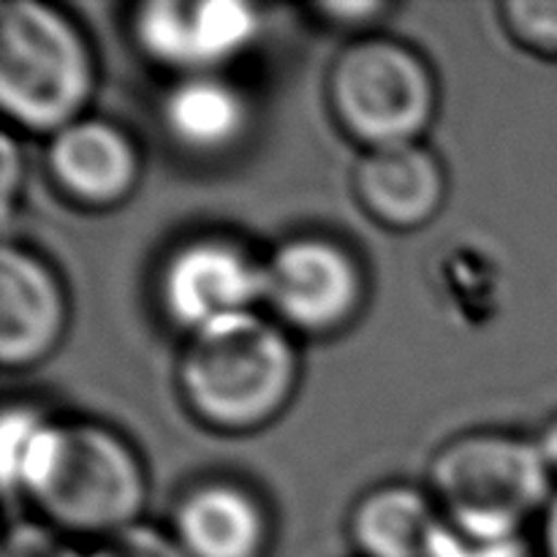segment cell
Here are the masks:
<instances>
[{"label":"cell","instance_id":"17","mask_svg":"<svg viewBox=\"0 0 557 557\" xmlns=\"http://www.w3.org/2000/svg\"><path fill=\"white\" fill-rule=\"evenodd\" d=\"M107 553L112 557H188L177 539L163 536L156 528L139 525V522L109 536Z\"/></svg>","mask_w":557,"mask_h":557},{"label":"cell","instance_id":"16","mask_svg":"<svg viewBox=\"0 0 557 557\" xmlns=\"http://www.w3.org/2000/svg\"><path fill=\"white\" fill-rule=\"evenodd\" d=\"M430 557H531L528 555L525 542L520 536L511 539H487L473 536V533L460 531V528L449 525L441 520L438 531H435Z\"/></svg>","mask_w":557,"mask_h":557},{"label":"cell","instance_id":"23","mask_svg":"<svg viewBox=\"0 0 557 557\" xmlns=\"http://www.w3.org/2000/svg\"><path fill=\"white\" fill-rule=\"evenodd\" d=\"M58 557H112L107 553V547L103 549H96V553H71V549H63Z\"/></svg>","mask_w":557,"mask_h":557},{"label":"cell","instance_id":"6","mask_svg":"<svg viewBox=\"0 0 557 557\" xmlns=\"http://www.w3.org/2000/svg\"><path fill=\"white\" fill-rule=\"evenodd\" d=\"M259 11L243 0H150L134 14L141 52L183 76L215 74L259 36Z\"/></svg>","mask_w":557,"mask_h":557},{"label":"cell","instance_id":"20","mask_svg":"<svg viewBox=\"0 0 557 557\" xmlns=\"http://www.w3.org/2000/svg\"><path fill=\"white\" fill-rule=\"evenodd\" d=\"M536 446H539V451H542V457H544V462H547L553 479H557V417L549 419L547 428L539 433Z\"/></svg>","mask_w":557,"mask_h":557},{"label":"cell","instance_id":"21","mask_svg":"<svg viewBox=\"0 0 557 557\" xmlns=\"http://www.w3.org/2000/svg\"><path fill=\"white\" fill-rule=\"evenodd\" d=\"M321 11L330 16H341V20H354V16H373L384 11V5L375 3H351V5H321Z\"/></svg>","mask_w":557,"mask_h":557},{"label":"cell","instance_id":"9","mask_svg":"<svg viewBox=\"0 0 557 557\" xmlns=\"http://www.w3.org/2000/svg\"><path fill=\"white\" fill-rule=\"evenodd\" d=\"M65 297L58 277L27 250L5 245L0 256V362L27 368L58 346Z\"/></svg>","mask_w":557,"mask_h":557},{"label":"cell","instance_id":"8","mask_svg":"<svg viewBox=\"0 0 557 557\" xmlns=\"http://www.w3.org/2000/svg\"><path fill=\"white\" fill-rule=\"evenodd\" d=\"M158 292L169 319L194 335L232 315L253 313L264 302V264L232 239L201 237L174 250Z\"/></svg>","mask_w":557,"mask_h":557},{"label":"cell","instance_id":"11","mask_svg":"<svg viewBox=\"0 0 557 557\" xmlns=\"http://www.w3.org/2000/svg\"><path fill=\"white\" fill-rule=\"evenodd\" d=\"M444 188V169L417 141L370 150L357 169L359 201L392 228L424 226L441 210Z\"/></svg>","mask_w":557,"mask_h":557},{"label":"cell","instance_id":"1","mask_svg":"<svg viewBox=\"0 0 557 557\" xmlns=\"http://www.w3.org/2000/svg\"><path fill=\"white\" fill-rule=\"evenodd\" d=\"M3 487L27 495L74 533H114L145 506V473L134 449L96 424H52L30 408H5Z\"/></svg>","mask_w":557,"mask_h":557},{"label":"cell","instance_id":"4","mask_svg":"<svg viewBox=\"0 0 557 557\" xmlns=\"http://www.w3.org/2000/svg\"><path fill=\"white\" fill-rule=\"evenodd\" d=\"M430 476L446 522L473 536H520L522 525L555 498V479L536 441L517 435H462L435 457Z\"/></svg>","mask_w":557,"mask_h":557},{"label":"cell","instance_id":"13","mask_svg":"<svg viewBox=\"0 0 557 557\" xmlns=\"http://www.w3.org/2000/svg\"><path fill=\"white\" fill-rule=\"evenodd\" d=\"M163 125L190 152H223L248 131L250 109L243 92L218 74L183 76L166 92Z\"/></svg>","mask_w":557,"mask_h":557},{"label":"cell","instance_id":"2","mask_svg":"<svg viewBox=\"0 0 557 557\" xmlns=\"http://www.w3.org/2000/svg\"><path fill=\"white\" fill-rule=\"evenodd\" d=\"M297 381V351L281 326L259 313H239L190 335L180 362L185 400L221 430L270 422Z\"/></svg>","mask_w":557,"mask_h":557},{"label":"cell","instance_id":"5","mask_svg":"<svg viewBox=\"0 0 557 557\" xmlns=\"http://www.w3.org/2000/svg\"><path fill=\"white\" fill-rule=\"evenodd\" d=\"M332 107L370 150L411 145L435 112V85L419 54L389 38L351 44L332 69Z\"/></svg>","mask_w":557,"mask_h":557},{"label":"cell","instance_id":"15","mask_svg":"<svg viewBox=\"0 0 557 557\" xmlns=\"http://www.w3.org/2000/svg\"><path fill=\"white\" fill-rule=\"evenodd\" d=\"M504 14L517 41L557 58V0H511Z\"/></svg>","mask_w":557,"mask_h":557},{"label":"cell","instance_id":"18","mask_svg":"<svg viewBox=\"0 0 557 557\" xmlns=\"http://www.w3.org/2000/svg\"><path fill=\"white\" fill-rule=\"evenodd\" d=\"M63 549L54 547L47 531L36 525H16L5 539L3 557H58Z\"/></svg>","mask_w":557,"mask_h":557},{"label":"cell","instance_id":"14","mask_svg":"<svg viewBox=\"0 0 557 557\" xmlns=\"http://www.w3.org/2000/svg\"><path fill=\"white\" fill-rule=\"evenodd\" d=\"M441 517L413 487H381L364 495L351 520V536L364 557H430Z\"/></svg>","mask_w":557,"mask_h":557},{"label":"cell","instance_id":"3","mask_svg":"<svg viewBox=\"0 0 557 557\" xmlns=\"http://www.w3.org/2000/svg\"><path fill=\"white\" fill-rule=\"evenodd\" d=\"M92 92V60L74 22L36 0L3 3L0 107L36 134L76 123Z\"/></svg>","mask_w":557,"mask_h":557},{"label":"cell","instance_id":"12","mask_svg":"<svg viewBox=\"0 0 557 557\" xmlns=\"http://www.w3.org/2000/svg\"><path fill=\"white\" fill-rule=\"evenodd\" d=\"M174 539L188 557H261L267 520L259 500L234 484L196 487L174 515Z\"/></svg>","mask_w":557,"mask_h":557},{"label":"cell","instance_id":"19","mask_svg":"<svg viewBox=\"0 0 557 557\" xmlns=\"http://www.w3.org/2000/svg\"><path fill=\"white\" fill-rule=\"evenodd\" d=\"M14 183H16V150L14 141L5 136L3 139V205L5 215H9V205L14 199Z\"/></svg>","mask_w":557,"mask_h":557},{"label":"cell","instance_id":"7","mask_svg":"<svg viewBox=\"0 0 557 557\" xmlns=\"http://www.w3.org/2000/svg\"><path fill=\"white\" fill-rule=\"evenodd\" d=\"M362 299V272L343 245L297 237L264 261V302L281 321L302 332L346 324Z\"/></svg>","mask_w":557,"mask_h":557},{"label":"cell","instance_id":"10","mask_svg":"<svg viewBox=\"0 0 557 557\" xmlns=\"http://www.w3.org/2000/svg\"><path fill=\"white\" fill-rule=\"evenodd\" d=\"M49 169L69 199L87 207H109L134 190L139 156L117 125L79 117L52 134Z\"/></svg>","mask_w":557,"mask_h":557},{"label":"cell","instance_id":"22","mask_svg":"<svg viewBox=\"0 0 557 557\" xmlns=\"http://www.w3.org/2000/svg\"><path fill=\"white\" fill-rule=\"evenodd\" d=\"M544 557H557V493L544 515Z\"/></svg>","mask_w":557,"mask_h":557}]
</instances>
